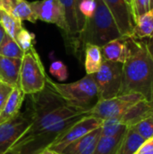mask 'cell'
I'll return each mask as SVG.
<instances>
[{"label": "cell", "instance_id": "1", "mask_svg": "<svg viewBox=\"0 0 153 154\" xmlns=\"http://www.w3.org/2000/svg\"><path fill=\"white\" fill-rule=\"evenodd\" d=\"M87 111L67 102L49 110L32 120L30 127L10 150L21 154H37L49 148L64 130L87 116Z\"/></svg>", "mask_w": 153, "mask_h": 154}, {"label": "cell", "instance_id": "2", "mask_svg": "<svg viewBox=\"0 0 153 154\" xmlns=\"http://www.w3.org/2000/svg\"><path fill=\"white\" fill-rule=\"evenodd\" d=\"M132 39V54L123 64L119 96L138 93L153 105V59L146 42Z\"/></svg>", "mask_w": 153, "mask_h": 154}, {"label": "cell", "instance_id": "3", "mask_svg": "<svg viewBox=\"0 0 153 154\" xmlns=\"http://www.w3.org/2000/svg\"><path fill=\"white\" fill-rule=\"evenodd\" d=\"M94 14L86 20L84 28L78 33L75 50L84 51L86 44L102 47L107 42L123 37L118 27L103 0H95Z\"/></svg>", "mask_w": 153, "mask_h": 154}, {"label": "cell", "instance_id": "4", "mask_svg": "<svg viewBox=\"0 0 153 154\" xmlns=\"http://www.w3.org/2000/svg\"><path fill=\"white\" fill-rule=\"evenodd\" d=\"M47 84L68 104L89 110L98 101V91L92 75L72 83H57L48 77Z\"/></svg>", "mask_w": 153, "mask_h": 154}, {"label": "cell", "instance_id": "5", "mask_svg": "<svg viewBox=\"0 0 153 154\" xmlns=\"http://www.w3.org/2000/svg\"><path fill=\"white\" fill-rule=\"evenodd\" d=\"M48 76L37 51L24 53L20 69L19 87L25 95H32L44 89Z\"/></svg>", "mask_w": 153, "mask_h": 154}, {"label": "cell", "instance_id": "6", "mask_svg": "<svg viewBox=\"0 0 153 154\" xmlns=\"http://www.w3.org/2000/svg\"><path fill=\"white\" fill-rule=\"evenodd\" d=\"M98 91V100H106L119 96L122 86L123 64L104 60L99 70L93 74Z\"/></svg>", "mask_w": 153, "mask_h": 154}, {"label": "cell", "instance_id": "7", "mask_svg": "<svg viewBox=\"0 0 153 154\" xmlns=\"http://www.w3.org/2000/svg\"><path fill=\"white\" fill-rule=\"evenodd\" d=\"M143 99L144 98L141 94L131 93L118 96L110 99L98 100L96 105L87 111V116H94L101 120H121L123 116L132 106Z\"/></svg>", "mask_w": 153, "mask_h": 154}, {"label": "cell", "instance_id": "8", "mask_svg": "<svg viewBox=\"0 0 153 154\" xmlns=\"http://www.w3.org/2000/svg\"><path fill=\"white\" fill-rule=\"evenodd\" d=\"M103 120L94 117L85 116L72 125L64 130L49 146V149L60 153L66 147H68L72 143L78 141L92 131L101 127Z\"/></svg>", "mask_w": 153, "mask_h": 154}, {"label": "cell", "instance_id": "9", "mask_svg": "<svg viewBox=\"0 0 153 154\" xmlns=\"http://www.w3.org/2000/svg\"><path fill=\"white\" fill-rule=\"evenodd\" d=\"M32 124L29 116L23 112L0 124V154L8 152Z\"/></svg>", "mask_w": 153, "mask_h": 154}, {"label": "cell", "instance_id": "10", "mask_svg": "<svg viewBox=\"0 0 153 154\" xmlns=\"http://www.w3.org/2000/svg\"><path fill=\"white\" fill-rule=\"evenodd\" d=\"M30 5L37 19L56 24L69 35L64 8L59 0H39L31 2Z\"/></svg>", "mask_w": 153, "mask_h": 154}, {"label": "cell", "instance_id": "11", "mask_svg": "<svg viewBox=\"0 0 153 154\" xmlns=\"http://www.w3.org/2000/svg\"><path fill=\"white\" fill-rule=\"evenodd\" d=\"M123 37H131L134 26L132 7L125 0H103Z\"/></svg>", "mask_w": 153, "mask_h": 154}, {"label": "cell", "instance_id": "12", "mask_svg": "<svg viewBox=\"0 0 153 154\" xmlns=\"http://www.w3.org/2000/svg\"><path fill=\"white\" fill-rule=\"evenodd\" d=\"M104 60L124 64L132 54L131 37H121L100 47Z\"/></svg>", "mask_w": 153, "mask_h": 154}, {"label": "cell", "instance_id": "13", "mask_svg": "<svg viewBox=\"0 0 153 154\" xmlns=\"http://www.w3.org/2000/svg\"><path fill=\"white\" fill-rule=\"evenodd\" d=\"M22 59L7 58L0 55V81L12 87H19Z\"/></svg>", "mask_w": 153, "mask_h": 154}, {"label": "cell", "instance_id": "14", "mask_svg": "<svg viewBox=\"0 0 153 154\" xmlns=\"http://www.w3.org/2000/svg\"><path fill=\"white\" fill-rule=\"evenodd\" d=\"M101 136V127L92 131L66 147L60 154H94Z\"/></svg>", "mask_w": 153, "mask_h": 154}, {"label": "cell", "instance_id": "15", "mask_svg": "<svg viewBox=\"0 0 153 154\" xmlns=\"http://www.w3.org/2000/svg\"><path fill=\"white\" fill-rule=\"evenodd\" d=\"M153 105L145 99L132 106L121 118V123L129 127H133L141 121L149 117L152 113Z\"/></svg>", "mask_w": 153, "mask_h": 154}, {"label": "cell", "instance_id": "16", "mask_svg": "<svg viewBox=\"0 0 153 154\" xmlns=\"http://www.w3.org/2000/svg\"><path fill=\"white\" fill-rule=\"evenodd\" d=\"M25 97L26 95L23 92L20 87L13 88L2 110L0 111V116L3 121L13 118L20 113Z\"/></svg>", "mask_w": 153, "mask_h": 154}, {"label": "cell", "instance_id": "17", "mask_svg": "<svg viewBox=\"0 0 153 154\" xmlns=\"http://www.w3.org/2000/svg\"><path fill=\"white\" fill-rule=\"evenodd\" d=\"M153 37V6L134 21L131 38L135 40L151 39Z\"/></svg>", "mask_w": 153, "mask_h": 154}, {"label": "cell", "instance_id": "18", "mask_svg": "<svg viewBox=\"0 0 153 154\" xmlns=\"http://www.w3.org/2000/svg\"><path fill=\"white\" fill-rule=\"evenodd\" d=\"M84 51H85V69L87 75H93L99 70L104 61L101 52V48L93 44H86L84 48Z\"/></svg>", "mask_w": 153, "mask_h": 154}, {"label": "cell", "instance_id": "19", "mask_svg": "<svg viewBox=\"0 0 153 154\" xmlns=\"http://www.w3.org/2000/svg\"><path fill=\"white\" fill-rule=\"evenodd\" d=\"M144 141L133 129L127 128L115 154H136Z\"/></svg>", "mask_w": 153, "mask_h": 154}, {"label": "cell", "instance_id": "20", "mask_svg": "<svg viewBox=\"0 0 153 154\" xmlns=\"http://www.w3.org/2000/svg\"><path fill=\"white\" fill-rule=\"evenodd\" d=\"M62 5L65 12V18L69 27V36L73 38L75 42V37L78 36V19L76 13V5L75 0H59ZM77 41V39H76ZM73 42V44H74ZM76 43V42H75Z\"/></svg>", "mask_w": 153, "mask_h": 154}, {"label": "cell", "instance_id": "21", "mask_svg": "<svg viewBox=\"0 0 153 154\" xmlns=\"http://www.w3.org/2000/svg\"><path fill=\"white\" fill-rule=\"evenodd\" d=\"M8 14L20 21H29L32 23H35L38 20L30 5V3L26 0H16Z\"/></svg>", "mask_w": 153, "mask_h": 154}, {"label": "cell", "instance_id": "22", "mask_svg": "<svg viewBox=\"0 0 153 154\" xmlns=\"http://www.w3.org/2000/svg\"><path fill=\"white\" fill-rule=\"evenodd\" d=\"M124 134L112 137L101 135L97 142L94 154H115L124 138Z\"/></svg>", "mask_w": 153, "mask_h": 154}, {"label": "cell", "instance_id": "23", "mask_svg": "<svg viewBox=\"0 0 153 154\" xmlns=\"http://www.w3.org/2000/svg\"><path fill=\"white\" fill-rule=\"evenodd\" d=\"M0 55L7 58L23 59L24 52L14 39H13L8 34H5L0 44Z\"/></svg>", "mask_w": 153, "mask_h": 154}, {"label": "cell", "instance_id": "24", "mask_svg": "<svg viewBox=\"0 0 153 154\" xmlns=\"http://www.w3.org/2000/svg\"><path fill=\"white\" fill-rule=\"evenodd\" d=\"M127 130V126L121 123L118 119H106L103 120L101 125V135L106 137L116 136L124 134Z\"/></svg>", "mask_w": 153, "mask_h": 154}, {"label": "cell", "instance_id": "25", "mask_svg": "<svg viewBox=\"0 0 153 154\" xmlns=\"http://www.w3.org/2000/svg\"><path fill=\"white\" fill-rule=\"evenodd\" d=\"M0 23H2L6 34H8L14 40L16 39L18 33L23 28V24H22V21L13 17L12 15H10L5 12L3 13L2 19H1Z\"/></svg>", "mask_w": 153, "mask_h": 154}, {"label": "cell", "instance_id": "26", "mask_svg": "<svg viewBox=\"0 0 153 154\" xmlns=\"http://www.w3.org/2000/svg\"><path fill=\"white\" fill-rule=\"evenodd\" d=\"M133 129L140 136H142L144 140H148L153 137V113L151 115L141 121L137 125L133 127H129Z\"/></svg>", "mask_w": 153, "mask_h": 154}, {"label": "cell", "instance_id": "27", "mask_svg": "<svg viewBox=\"0 0 153 154\" xmlns=\"http://www.w3.org/2000/svg\"><path fill=\"white\" fill-rule=\"evenodd\" d=\"M34 34L23 28L18 33L15 41L24 53L34 50Z\"/></svg>", "mask_w": 153, "mask_h": 154}, {"label": "cell", "instance_id": "28", "mask_svg": "<svg viewBox=\"0 0 153 154\" xmlns=\"http://www.w3.org/2000/svg\"><path fill=\"white\" fill-rule=\"evenodd\" d=\"M151 0H133L132 9L134 21L151 8Z\"/></svg>", "mask_w": 153, "mask_h": 154}, {"label": "cell", "instance_id": "29", "mask_svg": "<svg viewBox=\"0 0 153 154\" xmlns=\"http://www.w3.org/2000/svg\"><path fill=\"white\" fill-rule=\"evenodd\" d=\"M50 72L51 73V75H53L55 78H57L60 81H63L68 78L67 67L60 60H57L51 63L50 67Z\"/></svg>", "mask_w": 153, "mask_h": 154}, {"label": "cell", "instance_id": "30", "mask_svg": "<svg viewBox=\"0 0 153 154\" xmlns=\"http://www.w3.org/2000/svg\"><path fill=\"white\" fill-rule=\"evenodd\" d=\"M12 89H13L12 87H10L3 82H0V111L2 110V108L5 103V100L8 97Z\"/></svg>", "mask_w": 153, "mask_h": 154}, {"label": "cell", "instance_id": "31", "mask_svg": "<svg viewBox=\"0 0 153 154\" xmlns=\"http://www.w3.org/2000/svg\"><path fill=\"white\" fill-rule=\"evenodd\" d=\"M151 151H153V137L151 139L145 140L136 154H142L144 152H151Z\"/></svg>", "mask_w": 153, "mask_h": 154}, {"label": "cell", "instance_id": "32", "mask_svg": "<svg viewBox=\"0 0 153 154\" xmlns=\"http://www.w3.org/2000/svg\"><path fill=\"white\" fill-rule=\"evenodd\" d=\"M146 46H147V50H148L150 55L153 59V37L149 40V42H146Z\"/></svg>", "mask_w": 153, "mask_h": 154}, {"label": "cell", "instance_id": "33", "mask_svg": "<svg viewBox=\"0 0 153 154\" xmlns=\"http://www.w3.org/2000/svg\"><path fill=\"white\" fill-rule=\"evenodd\" d=\"M5 34H6V32H5V29H4L2 23H0V44H1V42H2V41L4 40Z\"/></svg>", "mask_w": 153, "mask_h": 154}, {"label": "cell", "instance_id": "34", "mask_svg": "<svg viewBox=\"0 0 153 154\" xmlns=\"http://www.w3.org/2000/svg\"><path fill=\"white\" fill-rule=\"evenodd\" d=\"M37 154H60V153H58V152H54V151H52V150H50V149H49V148H46V149H44L43 151H41V152H38Z\"/></svg>", "mask_w": 153, "mask_h": 154}, {"label": "cell", "instance_id": "35", "mask_svg": "<svg viewBox=\"0 0 153 154\" xmlns=\"http://www.w3.org/2000/svg\"><path fill=\"white\" fill-rule=\"evenodd\" d=\"M5 154H21V153L16 152H14V151H12V150H9L8 152H6Z\"/></svg>", "mask_w": 153, "mask_h": 154}, {"label": "cell", "instance_id": "36", "mask_svg": "<svg viewBox=\"0 0 153 154\" xmlns=\"http://www.w3.org/2000/svg\"><path fill=\"white\" fill-rule=\"evenodd\" d=\"M82 0H75V5H76V11H77V8H78V5L80 4V2H81ZM77 13V12H76Z\"/></svg>", "mask_w": 153, "mask_h": 154}, {"label": "cell", "instance_id": "37", "mask_svg": "<svg viewBox=\"0 0 153 154\" xmlns=\"http://www.w3.org/2000/svg\"><path fill=\"white\" fill-rule=\"evenodd\" d=\"M125 1H126V2H127V3L129 4V5H130V6L132 7V4H133V0H125ZM132 10H133V9H132Z\"/></svg>", "mask_w": 153, "mask_h": 154}, {"label": "cell", "instance_id": "38", "mask_svg": "<svg viewBox=\"0 0 153 154\" xmlns=\"http://www.w3.org/2000/svg\"><path fill=\"white\" fill-rule=\"evenodd\" d=\"M3 13H4V11H2V10L0 9V22H1V19H2V15H3Z\"/></svg>", "mask_w": 153, "mask_h": 154}, {"label": "cell", "instance_id": "39", "mask_svg": "<svg viewBox=\"0 0 153 154\" xmlns=\"http://www.w3.org/2000/svg\"><path fill=\"white\" fill-rule=\"evenodd\" d=\"M142 154H153V151H151V152H144V153Z\"/></svg>", "mask_w": 153, "mask_h": 154}, {"label": "cell", "instance_id": "40", "mask_svg": "<svg viewBox=\"0 0 153 154\" xmlns=\"http://www.w3.org/2000/svg\"><path fill=\"white\" fill-rule=\"evenodd\" d=\"M2 122H4V121H3V119H2V118H1V116H0V124H1V123H2Z\"/></svg>", "mask_w": 153, "mask_h": 154}, {"label": "cell", "instance_id": "41", "mask_svg": "<svg viewBox=\"0 0 153 154\" xmlns=\"http://www.w3.org/2000/svg\"><path fill=\"white\" fill-rule=\"evenodd\" d=\"M2 2H3V0H0V6H1V5H2Z\"/></svg>", "mask_w": 153, "mask_h": 154}, {"label": "cell", "instance_id": "42", "mask_svg": "<svg viewBox=\"0 0 153 154\" xmlns=\"http://www.w3.org/2000/svg\"><path fill=\"white\" fill-rule=\"evenodd\" d=\"M152 113H153V109H152Z\"/></svg>", "mask_w": 153, "mask_h": 154}, {"label": "cell", "instance_id": "43", "mask_svg": "<svg viewBox=\"0 0 153 154\" xmlns=\"http://www.w3.org/2000/svg\"><path fill=\"white\" fill-rule=\"evenodd\" d=\"M0 82H1V81H0Z\"/></svg>", "mask_w": 153, "mask_h": 154}]
</instances>
